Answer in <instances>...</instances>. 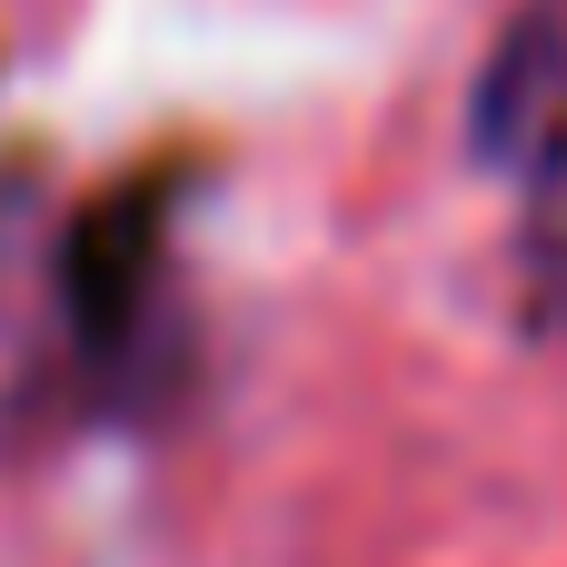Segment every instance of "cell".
<instances>
[{"label":"cell","instance_id":"1","mask_svg":"<svg viewBox=\"0 0 567 567\" xmlns=\"http://www.w3.org/2000/svg\"><path fill=\"white\" fill-rule=\"evenodd\" d=\"M567 120V30L558 20H518L488 60V90H478V150L528 169Z\"/></svg>","mask_w":567,"mask_h":567}]
</instances>
